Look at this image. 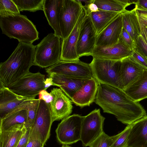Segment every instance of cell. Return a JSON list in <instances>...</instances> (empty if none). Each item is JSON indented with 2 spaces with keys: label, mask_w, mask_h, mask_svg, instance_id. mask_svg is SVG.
Instances as JSON below:
<instances>
[{
  "label": "cell",
  "mask_w": 147,
  "mask_h": 147,
  "mask_svg": "<svg viewBox=\"0 0 147 147\" xmlns=\"http://www.w3.org/2000/svg\"><path fill=\"white\" fill-rule=\"evenodd\" d=\"M99 82L94 78L88 79L73 95L71 100L77 106L82 108L94 102Z\"/></svg>",
  "instance_id": "16"
},
{
  "label": "cell",
  "mask_w": 147,
  "mask_h": 147,
  "mask_svg": "<svg viewBox=\"0 0 147 147\" xmlns=\"http://www.w3.org/2000/svg\"><path fill=\"white\" fill-rule=\"evenodd\" d=\"M30 129V128H27L16 147H26L29 139Z\"/></svg>",
  "instance_id": "38"
},
{
  "label": "cell",
  "mask_w": 147,
  "mask_h": 147,
  "mask_svg": "<svg viewBox=\"0 0 147 147\" xmlns=\"http://www.w3.org/2000/svg\"><path fill=\"white\" fill-rule=\"evenodd\" d=\"M105 119L99 109H95L83 116L80 141L83 147L89 146L103 132Z\"/></svg>",
  "instance_id": "9"
},
{
  "label": "cell",
  "mask_w": 147,
  "mask_h": 147,
  "mask_svg": "<svg viewBox=\"0 0 147 147\" xmlns=\"http://www.w3.org/2000/svg\"><path fill=\"white\" fill-rule=\"evenodd\" d=\"M45 89L44 90H47V89L51 86H53V84L51 79L50 78H48L45 80Z\"/></svg>",
  "instance_id": "43"
},
{
  "label": "cell",
  "mask_w": 147,
  "mask_h": 147,
  "mask_svg": "<svg viewBox=\"0 0 147 147\" xmlns=\"http://www.w3.org/2000/svg\"><path fill=\"white\" fill-rule=\"evenodd\" d=\"M119 42L125 45L131 51H133L134 50L135 43L129 33L123 28Z\"/></svg>",
  "instance_id": "34"
},
{
  "label": "cell",
  "mask_w": 147,
  "mask_h": 147,
  "mask_svg": "<svg viewBox=\"0 0 147 147\" xmlns=\"http://www.w3.org/2000/svg\"></svg>",
  "instance_id": "48"
},
{
  "label": "cell",
  "mask_w": 147,
  "mask_h": 147,
  "mask_svg": "<svg viewBox=\"0 0 147 147\" xmlns=\"http://www.w3.org/2000/svg\"><path fill=\"white\" fill-rule=\"evenodd\" d=\"M53 122L49 104L40 100L35 119L30 128L29 139L38 140L45 145L50 137Z\"/></svg>",
  "instance_id": "6"
},
{
  "label": "cell",
  "mask_w": 147,
  "mask_h": 147,
  "mask_svg": "<svg viewBox=\"0 0 147 147\" xmlns=\"http://www.w3.org/2000/svg\"><path fill=\"white\" fill-rule=\"evenodd\" d=\"M119 135L110 136L103 131L89 146V147H111Z\"/></svg>",
  "instance_id": "31"
},
{
  "label": "cell",
  "mask_w": 147,
  "mask_h": 147,
  "mask_svg": "<svg viewBox=\"0 0 147 147\" xmlns=\"http://www.w3.org/2000/svg\"><path fill=\"white\" fill-rule=\"evenodd\" d=\"M0 27L2 33L10 38L32 44L39 39L35 26L27 17L20 14L0 16Z\"/></svg>",
  "instance_id": "3"
},
{
  "label": "cell",
  "mask_w": 147,
  "mask_h": 147,
  "mask_svg": "<svg viewBox=\"0 0 147 147\" xmlns=\"http://www.w3.org/2000/svg\"><path fill=\"white\" fill-rule=\"evenodd\" d=\"M50 93L53 98L49 104L53 122L62 120L70 115L73 106L70 98L60 88H54Z\"/></svg>",
  "instance_id": "14"
},
{
  "label": "cell",
  "mask_w": 147,
  "mask_h": 147,
  "mask_svg": "<svg viewBox=\"0 0 147 147\" xmlns=\"http://www.w3.org/2000/svg\"><path fill=\"white\" fill-rule=\"evenodd\" d=\"M141 29L147 27V13L142 12L136 10Z\"/></svg>",
  "instance_id": "37"
},
{
  "label": "cell",
  "mask_w": 147,
  "mask_h": 147,
  "mask_svg": "<svg viewBox=\"0 0 147 147\" xmlns=\"http://www.w3.org/2000/svg\"><path fill=\"white\" fill-rule=\"evenodd\" d=\"M45 75L40 72H29L8 88L20 96L34 99L45 89Z\"/></svg>",
  "instance_id": "7"
},
{
  "label": "cell",
  "mask_w": 147,
  "mask_h": 147,
  "mask_svg": "<svg viewBox=\"0 0 147 147\" xmlns=\"http://www.w3.org/2000/svg\"><path fill=\"white\" fill-rule=\"evenodd\" d=\"M97 36L90 16L85 13L81 24L76 47L79 58L90 55L95 47Z\"/></svg>",
  "instance_id": "11"
},
{
  "label": "cell",
  "mask_w": 147,
  "mask_h": 147,
  "mask_svg": "<svg viewBox=\"0 0 147 147\" xmlns=\"http://www.w3.org/2000/svg\"><path fill=\"white\" fill-rule=\"evenodd\" d=\"M44 145L38 140H31L29 138L26 147H44Z\"/></svg>",
  "instance_id": "40"
},
{
  "label": "cell",
  "mask_w": 147,
  "mask_h": 147,
  "mask_svg": "<svg viewBox=\"0 0 147 147\" xmlns=\"http://www.w3.org/2000/svg\"><path fill=\"white\" fill-rule=\"evenodd\" d=\"M40 100L38 99H29L25 101L19 106V108L27 110L28 120L27 128H30L33 124Z\"/></svg>",
  "instance_id": "29"
},
{
  "label": "cell",
  "mask_w": 147,
  "mask_h": 147,
  "mask_svg": "<svg viewBox=\"0 0 147 147\" xmlns=\"http://www.w3.org/2000/svg\"><path fill=\"white\" fill-rule=\"evenodd\" d=\"M39 95L38 99L43 100L48 104H49L53 99L52 96L46 90H43L41 91Z\"/></svg>",
  "instance_id": "39"
},
{
  "label": "cell",
  "mask_w": 147,
  "mask_h": 147,
  "mask_svg": "<svg viewBox=\"0 0 147 147\" xmlns=\"http://www.w3.org/2000/svg\"><path fill=\"white\" fill-rule=\"evenodd\" d=\"M94 102L104 113L114 115L127 125L146 115L139 102L134 101L123 90L107 84L99 82Z\"/></svg>",
  "instance_id": "1"
},
{
  "label": "cell",
  "mask_w": 147,
  "mask_h": 147,
  "mask_svg": "<svg viewBox=\"0 0 147 147\" xmlns=\"http://www.w3.org/2000/svg\"><path fill=\"white\" fill-rule=\"evenodd\" d=\"M36 46L20 42L13 52L5 61L0 64V82L8 87L29 72L34 65Z\"/></svg>",
  "instance_id": "2"
},
{
  "label": "cell",
  "mask_w": 147,
  "mask_h": 147,
  "mask_svg": "<svg viewBox=\"0 0 147 147\" xmlns=\"http://www.w3.org/2000/svg\"><path fill=\"white\" fill-rule=\"evenodd\" d=\"M30 99L20 96L0 82V119L5 117L24 102Z\"/></svg>",
  "instance_id": "18"
},
{
  "label": "cell",
  "mask_w": 147,
  "mask_h": 147,
  "mask_svg": "<svg viewBox=\"0 0 147 147\" xmlns=\"http://www.w3.org/2000/svg\"><path fill=\"white\" fill-rule=\"evenodd\" d=\"M137 0H94V3L99 10L121 12L128 6L136 4Z\"/></svg>",
  "instance_id": "28"
},
{
  "label": "cell",
  "mask_w": 147,
  "mask_h": 147,
  "mask_svg": "<svg viewBox=\"0 0 147 147\" xmlns=\"http://www.w3.org/2000/svg\"><path fill=\"white\" fill-rule=\"evenodd\" d=\"M85 15L83 9L71 33L66 38L62 40L61 61H73L80 60L76 47L81 24Z\"/></svg>",
  "instance_id": "15"
},
{
  "label": "cell",
  "mask_w": 147,
  "mask_h": 147,
  "mask_svg": "<svg viewBox=\"0 0 147 147\" xmlns=\"http://www.w3.org/2000/svg\"><path fill=\"white\" fill-rule=\"evenodd\" d=\"M131 57L144 70H147V59L135 50L133 52Z\"/></svg>",
  "instance_id": "36"
},
{
  "label": "cell",
  "mask_w": 147,
  "mask_h": 147,
  "mask_svg": "<svg viewBox=\"0 0 147 147\" xmlns=\"http://www.w3.org/2000/svg\"><path fill=\"white\" fill-rule=\"evenodd\" d=\"M45 70L48 74H57L79 79L94 77L90 63L80 60L73 61H61Z\"/></svg>",
  "instance_id": "10"
},
{
  "label": "cell",
  "mask_w": 147,
  "mask_h": 147,
  "mask_svg": "<svg viewBox=\"0 0 147 147\" xmlns=\"http://www.w3.org/2000/svg\"><path fill=\"white\" fill-rule=\"evenodd\" d=\"M48 75L49 77L52 79L53 86L59 87L71 99L74 94L89 79L75 78L57 74Z\"/></svg>",
  "instance_id": "20"
},
{
  "label": "cell",
  "mask_w": 147,
  "mask_h": 147,
  "mask_svg": "<svg viewBox=\"0 0 147 147\" xmlns=\"http://www.w3.org/2000/svg\"><path fill=\"white\" fill-rule=\"evenodd\" d=\"M134 101L139 102L147 98V70L124 90Z\"/></svg>",
  "instance_id": "23"
},
{
  "label": "cell",
  "mask_w": 147,
  "mask_h": 147,
  "mask_svg": "<svg viewBox=\"0 0 147 147\" xmlns=\"http://www.w3.org/2000/svg\"><path fill=\"white\" fill-rule=\"evenodd\" d=\"M26 128L25 125H21L0 131V147H16Z\"/></svg>",
  "instance_id": "26"
},
{
  "label": "cell",
  "mask_w": 147,
  "mask_h": 147,
  "mask_svg": "<svg viewBox=\"0 0 147 147\" xmlns=\"http://www.w3.org/2000/svg\"><path fill=\"white\" fill-rule=\"evenodd\" d=\"M131 125L126 146L147 147V115Z\"/></svg>",
  "instance_id": "19"
},
{
  "label": "cell",
  "mask_w": 147,
  "mask_h": 147,
  "mask_svg": "<svg viewBox=\"0 0 147 147\" xmlns=\"http://www.w3.org/2000/svg\"><path fill=\"white\" fill-rule=\"evenodd\" d=\"M61 147H72L67 145H62Z\"/></svg>",
  "instance_id": "46"
},
{
  "label": "cell",
  "mask_w": 147,
  "mask_h": 147,
  "mask_svg": "<svg viewBox=\"0 0 147 147\" xmlns=\"http://www.w3.org/2000/svg\"><path fill=\"white\" fill-rule=\"evenodd\" d=\"M134 50L147 59V43L141 35L135 42Z\"/></svg>",
  "instance_id": "35"
},
{
  "label": "cell",
  "mask_w": 147,
  "mask_h": 147,
  "mask_svg": "<svg viewBox=\"0 0 147 147\" xmlns=\"http://www.w3.org/2000/svg\"><path fill=\"white\" fill-rule=\"evenodd\" d=\"M123 28L129 33L135 43L141 35V27L139 24L135 7L131 10H125L121 13Z\"/></svg>",
  "instance_id": "25"
},
{
  "label": "cell",
  "mask_w": 147,
  "mask_h": 147,
  "mask_svg": "<svg viewBox=\"0 0 147 147\" xmlns=\"http://www.w3.org/2000/svg\"><path fill=\"white\" fill-rule=\"evenodd\" d=\"M28 114L26 109L16 108L0 119V131H7L13 127L21 125H24L26 127Z\"/></svg>",
  "instance_id": "24"
},
{
  "label": "cell",
  "mask_w": 147,
  "mask_h": 147,
  "mask_svg": "<svg viewBox=\"0 0 147 147\" xmlns=\"http://www.w3.org/2000/svg\"><path fill=\"white\" fill-rule=\"evenodd\" d=\"M83 9L77 0H63L60 21L62 40L71 33Z\"/></svg>",
  "instance_id": "12"
},
{
  "label": "cell",
  "mask_w": 147,
  "mask_h": 147,
  "mask_svg": "<svg viewBox=\"0 0 147 147\" xmlns=\"http://www.w3.org/2000/svg\"><path fill=\"white\" fill-rule=\"evenodd\" d=\"M94 77L98 82L123 90L121 76V60L93 58L90 63Z\"/></svg>",
  "instance_id": "5"
},
{
  "label": "cell",
  "mask_w": 147,
  "mask_h": 147,
  "mask_svg": "<svg viewBox=\"0 0 147 147\" xmlns=\"http://www.w3.org/2000/svg\"><path fill=\"white\" fill-rule=\"evenodd\" d=\"M133 51L121 42L109 47H95L90 55L93 58L113 61L121 60L131 56Z\"/></svg>",
  "instance_id": "17"
},
{
  "label": "cell",
  "mask_w": 147,
  "mask_h": 147,
  "mask_svg": "<svg viewBox=\"0 0 147 147\" xmlns=\"http://www.w3.org/2000/svg\"><path fill=\"white\" fill-rule=\"evenodd\" d=\"M20 11H23L34 12L43 10L44 0H12Z\"/></svg>",
  "instance_id": "30"
},
{
  "label": "cell",
  "mask_w": 147,
  "mask_h": 147,
  "mask_svg": "<svg viewBox=\"0 0 147 147\" xmlns=\"http://www.w3.org/2000/svg\"><path fill=\"white\" fill-rule=\"evenodd\" d=\"M63 2V0H44L43 10L54 34L61 39L60 21Z\"/></svg>",
  "instance_id": "21"
},
{
  "label": "cell",
  "mask_w": 147,
  "mask_h": 147,
  "mask_svg": "<svg viewBox=\"0 0 147 147\" xmlns=\"http://www.w3.org/2000/svg\"><path fill=\"white\" fill-rule=\"evenodd\" d=\"M122 12L97 35L95 47H109L119 42L123 28Z\"/></svg>",
  "instance_id": "13"
},
{
  "label": "cell",
  "mask_w": 147,
  "mask_h": 147,
  "mask_svg": "<svg viewBox=\"0 0 147 147\" xmlns=\"http://www.w3.org/2000/svg\"><path fill=\"white\" fill-rule=\"evenodd\" d=\"M121 12L99 10L88 15L90 18L97 35Z\"/></svg>",
  "instance_id": "27"
},
{
  "label": "cell",
  "mask_w": 147,
  "mask_h": 147,
  "mask_svg": "<svg viewBox=\"0 0 147 147\" xmlns=\"http://www.w3.org/2000/svg\"><path fill=\"white\" fill-rule=\"evenodd\" d=\"M135 7L147 10V0H137Z\"/></svg>",
  "instance_id": "42"
},
{
  "label": "cell",
  "mask_w": 147,
  "mask_h": 147,
  "mask_svg": "<svg viewBox=\"0 0 147 147\" xmlns=\"http://www.w3.org/2000/svg\"><path fill=\"white\" fill-rule=\"evenodd\" d=\"M62 39L54 33L48 34L36 46L34 64L42 68L61 61Z\"/></svg>",
  "instance_id": "4"
},
{
  "label": "cell",
  "mask_w": 147,
  "mask_h": 147,
  "mask_svg": "<svg viewBox=\"0 0 147 147\" xmlns=\"http://www.w3.org/2000/svg\"><path fill=\"white\" fill-rule=\"evenodd\" d=\"M144 70L133 60L131 56L121 60V76L124 90L137 79Z\"/></svg>",
  "instance_id": "22"
},
{
  "label": "cell",
  "mask_w": 147,
  "mask_h": 147,
  "mask_svg": "<svg viewBox=\"0 0 147 147\" xmlns=\"http://www.w3.org/2000/svg\"><path fill=\"white\" fill-rule=\"evenodd\" d=\"M18 14L20 11L12 0H0V16Z\"/></svg>",
  "instance_id": "32"
},
{
  "label": "cell",
  "mask_w": 147,
  "mask_h": 147,
  "mask_svg": "<svg viewBox=\"0 0 147 147\" xmlns=\"http://www.w3.org/2000/svg\"><path fill=\"white\" fill-rule=\"evenodd\" d=\"M141 35L147 43V27L141 29Z\"/></svg>",
  "instance_id": "44"
},
{
  "label": "cell",
  "mask_w": 147,
  "mask_h": 147,
  "mask_svg": "<svg viewBox=\"0 0 147 147\" xmlns=\"http://www.w3.org/2000/svg\"><path fill=\"white\" fill-rule=\"evenodd\" d=\"M124 147H130V146H125Z\"/></svg>",
  "instance_id": "47"
},
{
  "label": "cell",
  "mask_w": 147,
  "mask_h": 147,
  "mask_svg": "<svg viewBox=\"0 0 147 147\" xmlns=\"http://www.w3.org/2000/svg\"><path fill=\"white\" fill-rule=\"evenodd\" d=\"M136 9L137 11L140 12L147 13V10L140 8L137 7L135 6Z\"/></svg>",
  "instance_id": "45"
},
{
  "label": "cell",
  "mask_w": 147,
  "mask_h": 147,
  "mask_svg": "<svg viewBox=\"0 0 147 147\" xmlns=\"http://www.w3.org/2000/svg\"><path fill=\"white\" fill-rule=\"evenodd\" d=\"M83 116L74 114L62 119L55 130L57 138L62 145H70L80 140Z\"/></svg>",
  "instance_id": "8"
},
{
  "label": "cell",
  "mask_w": 147,
  "mask_h": 147,
  "mask_svg": "<svg viewBox=\"0 0 147 147\" xmlns=\"http://www.w3.org/2000/svg\"><path fill=\"white\" fill-rule=\"evenodd\" d=\"M131 124L127 125L125 129L119 133V135L111 147H124L126 146Z\"/></svg>",
  "instance_id": "33"
},
{
  "label": "cell",
  "mask_w": 147,
  "mask_h": 147,
  "mask_svg": "<svg viewBox=\"0 0 147 147\" xmlns=\"http://www.w3.org/2000/svg\"><path fill=\"white\" fill-rule=\"evenodd\" d=\"M99 11V9L97 6L94 2L90 4L88 6L87 11L86 14L89 15L90 13L95 12Z\"/></svg>",
  "instance_id": "41"
}]
</instances>
